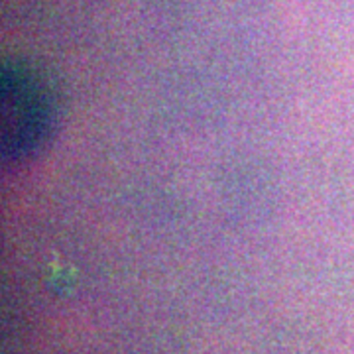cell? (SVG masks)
<instances>
[{
  "label": "cell",
  "mask_w": 354,
  "mask_h": 354,
  "mask_svg": "<svg viewBox=\"0 0 354 354\" xmlns=\"http://www.w3.org/2000/svg\"><path fill=\"white\" fill-rule=\"evenodd\" d=\"M53 102L41 77L24 67L2 71V150L8 160H22L38 150L50 134Z\"/></svg>",
  "instance_id": "1"
}]
</instances>
